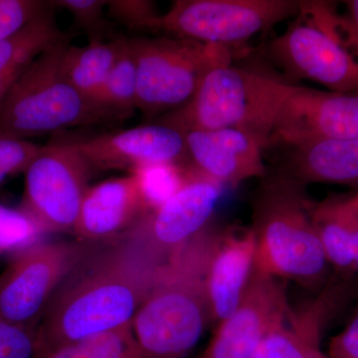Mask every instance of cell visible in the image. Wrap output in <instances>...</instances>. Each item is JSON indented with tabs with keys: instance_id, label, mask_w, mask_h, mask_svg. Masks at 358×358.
Listing matches in <instances>:
<instances>
[{
	"instance_id": "1",
	"label": "cell",
	"mask_w": 358,
	"mask_h": 358,
	"mask_svg": "<svg viewBox=\"0 0 358 358\" xmlns=\"http://www.w3.org/2000/svg\"><path fill=\"white\" fill-rule=\"evenodd\" d=\"M162 265L126 235L95 244L59 285L40 320L43 352L131 324Z\"/></svg>"
},
{
	"instance_id": "2",
	"label": "cell",
	"mask_w": 358,
	"mask_h": 358,
	"mask_svg": "<svg viewBox=\"0 0 358 358\" xmlns=\"http://www.w3.org/2000/svg\"><path fill=\"white\" fill-rule=\"evenodd\" d=\"M220 233L205 228L162 264L131 326L143 358H186L210 320L206 273Z\"/></svg>"
},
{
	"instance_id": "3",
	"label": "cell",
	"mask_w": 358,
	"mask_h": 358,
	"mask_svg": "<svg viewBox=\"0 0 358 358\" xmlns=\"http://www.w3.org/2000/svg\"><path fill=\"white\" fill-rule=\"evenodd\" d=\"M252 201L254 270L307 287L326 281L329 264L312 216L306 185L279 171L261 179Z\"/></svg>"
},
{
	"instance_id": "4",
	"label": "cell",
	"mask_w": 358,
	"mask_h": 358,
	"mask_svg": "<svg viewBox=\"0 0 358 358\" xmlns=\"http://www.w3.org/2000/svg\"><path fill=\"white\" fill-rule=\"evenodd\" d=\"M268 55L292 79L358 95V37L331 2L301 1L286 31L268 44Z\"/></svg>"
},
{
	"instance_id": "5",
	"label": "cell",
	"mask_w": 358,
	"mask_h": 358,
	"mask_svg": "<svg viewBox=\"0 0 358 358\" xmlns=\"http://www.w3.org/2000/svg\"><path fill=\"white\" fill-rule=\"evenodd\" d=\"M291 86L231 63L215 66L205 75L189 102L157 122L183 134L203 129H244L259 136L268 148L275 115Z\"/></svg>"
},
{
	"instance_id": "6",
	"label": "cell",
	"mask_w": 358,
	"mask_h": 358,
	"mask_svg": "<svg viewBox=\"0 0 358 358\" xmlns=\"http://www.w3.org/2000/svg\"><path fill=\"white\" fill-rule=\"evenodd\" d=\"M64 38L45 50L24 71L0 106V136L28 140L110 121L61 74Z\"/></svg>"
},
{
	"instance_id": "7",
	"label": "cell",
	"mask_w": 358,
	"mask_h": 358,
	"mask_svg": "<svg viewBox=\"0 0 358 358\" xmlns=\"http://www.w3.org/2000/svg\"><path fill=\"white\" fill-rule=\"evenodd\" d=\"M136 65V110L147 119L183 107L205 75L232 62V50L173 36L129 39Z\"/></svg>"
},
{
	"instance_id": "8",
	"label": "cell",
	"mask_w": 358,
	"mask_h": 358,
	"mask_svg": "<svg viewBox=\"0 0 358 358\" xmlns=\"http://www.w3.org/2000/svg\"><path fill=\"white\" fill-rule=\"evenodd\" d=\"M298 0H176L160 14L150 31L232 47L298 15Z\"/></svg>"
},
{
	"instance_id": "9",
	"label": "cell",
	"mask_w": 358,
	"mask_h": 358,
	"mask_svg": "<svg viewBox=\"0 0 358 358\" xmlns=\"http://www.w3.org/2000/svg\"><path fill=\"white\" fill-rule=\"evenodd\" d=\"M95 244L37 241L13 253L0 274V319L38 327L59 285Z\"/></svg>"
},
{
	"instance_id": "10",
	"label": "cell",
	"mask_w": 358,
	"mask_h": 358,
	"mask_svg": "<svg viewBox=\"0 0 358 358\" xmlns=\"http://www.w3.org/2000/svg\"><path fill=\"white\" fill-rule=\"evenodd\" d=\"M93 169L70 141L41 147L25 174L20 210L42 233H73Z\"/></svg>"
},
{
	"instance_id": "11",
	"label": "cell",
	"mask_w": 358,
	"mask_h": 358,
	"mask_svg": "<svg viewBox=\"0 0 358 358\" xmlns=\"http://www.w3.org/2000/svg\"><path fill=\"white\" fill-rule=\"evenodd\" d=\"M223 186L188 167L187 178L166 203L145 213L126 236L160 264L199 235L215 210Z\"/></svg>"
},
{
	"instance_id": "12",
	"label": "cell",
	"mask_w": 358,
	"mask_h": 358,
	"mask_svg": "<svg viewBox=\"0 0 358 358\" xmlns=\"http://www.w3.org/2000/svg\"><path fill=\"white\" fill-rule=\"evenodd\" d=\"M355 136H358V95L292 84L275 115L267 150Z\"/></svg>"
},
{
	"instance_id": "13",
	"label": "cell",
	"mask_w": 358,
	"mask_h": 358,
	"mask_svg": "<svg viewBox=\"0 0 358 358\" xmlns=\"http://www.w3.org/2000/svg\"><path fill=\"white\" fill-rule=\"evenodd\" d=\"M289 308L278 279L253 270L241 303L219 322L199 358H251L266 334L286 319Z\"/></svg>"
},
{
	"instance_id": "14",
	"label": "cell",
	"mask_w": 358,
	"mask_h": 358,
	"mask_svg": "<svg viewBox=\"0 0 358 358\" xmlns=\"http://www.w3.org/2000/svg\"><path fill=\"white\" fill-rule=\"evenodd\" d=\"M70 143L93 171H133L147 164H180L187 157L185 134L159 122Z\"/></svg>"
},
{
	"instance_id": "15",
	"label": "cell",
	"mask_w": 358,
	"mask_h": 358,
	"mask_svg": "<svg viewBox=\"0 0 358 358\" xmlns=\"http://www.w3.org/2000/svg\"><path fill=\"white\" fill-rule=\"evenodd\" d=\"M192 167L222 185L265 178V141L240 129H203L185 134Z\"/></svg>"
},
{
	"instance_id": "16",
	"label": "cell",
	"mask_w": 358,
	"mask_h": 358,
	"mask_svg": "<svg viewBox=\"0 0 358 358\" xmlns=\"http://www.w3.org/2000/svg\"><path fill=\"white\" fill-rule=\"evenodd\" d=\"M148 213L138 179L133 173L89 187L73 234L79 241L105 243L133 229Z\"/></svg>"
},
{
	"instance_id": "17",
	"label": "cell",
	"mask_w": 358,
	"mask_h": 358,
	"mask_svg": "<svg viewBox=\"0 0 358 358\" xmlns=\"http://www.w3.org/2000/svg\"><path fill=\"white\" fill-rule=\"evenodd\" d=\"M346 293L343 285H331L305 308H289L286 319L266 334L251 358H329L320 341Z\"/></svg>"
},
{
	"instance_id": "18",
	"label": "cell",
	"mask_w": 358,
	"mask_h": 358,
	"mask_svg": "<svg viewBox=\"0 0 358 358\" xmlns=\"http://www.w3.org/2000/svg\"><path fill=\"white\" fill-rule=\"evenodd\" d=\"M256 241L251 228L219 234L206 273L212 322L219 324L241 303L255 265Z\"/></svg>"
},
{
	"instance_id": "19",
	"label": "cell",
	"mask_w": 358,
	"mask_h": 358,
	"mask_svg": "<svg viewBox=\"0 0 358 358\" xmlns=\"http://www.w3.org/2000/svg\"><path fill=\"white\" fill-rule=\"evenodd\" d=\"M270 148L281 150V164L277 171L301 185L331 183L358 190V136Z\"/></svg>"
},
{
	"instance_id": "20",
	"label": "cell",
	"mask_w": 358,
	"mask_h": 358,
	"mask_svg": "<svg viewBox=\"0 0 358 358\" xmlns=\"http://www.w3.org/2000/svg\"><path fill=\"white\" fill-rule=\"evenodd\" d=\"M53 8L50 4L48 10L20 32L0 41V106L33 61L65 38L59 29Z\"/></svg>"
},
{
	"instance_id": "21",
	"label": "cell",
	"mask_w": 358,
	"mask_h": 358,
	"mask_svg": "<svg viewBox=\"0 0 358 358\" xmlns=\"http://www.w3.org/2000/svg\"><path fill=\"white\" fill-rule=\"evenodd\" d=\"M124 41V38L112 42L93 39L84 47L68 43L61 57V74L81 95L95 103L121 54Z\"/></svg>"
},
{
	"instance_id": "22",
	"label": "cell",
	"mask_w": 358,
	"mask_h": 358,
	"mask_svg": "<svg viewBox=\"0 0 358 358\" xmlns=\"http://www.w3.org/2000/svg\"><path fill=\"white\" fill-rule=\"evenodd\" d=\"M312 216L327 263L341 273H355L350 232L336 197L313 202Z\"/></svg>"
},
{
	"instance_id": "23",
	"label": "cell",
	"mask_w": 358,
	"mask_h": 358,
	"mask_svg": "<svg viewBox=\"0 0 358 358\" xmlns=\"http://www.w3.org/2000/svg\"><path fill=\"white\" fill-rule=\"evenodd\" d=\"M136 65L129 39L124 38L121 54L95 100L110 120L129 117L136 110Z\"/></svg>"
},
{
	"instance_id": "24",
	"label": "cell",
	"mask_w": 358,
	"mask_h": 358,
	"mask_svg": "<svg viewBox=\"0 0 358 358\" xmlns=\"http://www.w3.org/2000/svg\"><path fill=\"white\" fill-rule=\"evenodd\" d=\"M40 358H143L131 324L44 352Z\"/></svg>"
},
{
	"instance_id": "25",
	"label": "cell",
	"mask_w": 358,
	"mask_h": 358,
	"mask_svg": "<svg viewBox=\"0 0 358 358\" xmlns=\"http://www.w3.org/2000/svg\"><path fill=\"white\" fill-rule=\"evenodd\" d=\"M138 179L148 212L154 211L178 192L187 178L188 167L178 164H154L131 171Z\"/></svg>"
},
{
	"instance_id": "26",
	"label": "cell",
	"mask_w": 358,
	"mask_h": 358,
	"mask_svg": "<svg viewBox=\"0 0 358 358\" xmlns=\"http://www.w3.org/2000/svg\"><path fill=\"white\" fill-rule=\"evenodd\" d=\"M39 228L20 210L0 205V256L39 241Z\"/></svg>"
},
{
	"instance_id": "27",
	"label": "cell",
	"mask_w": 358,
	"mask_h": 358,
	"mask_svg": "<svg viewBox=\"0 0 358 358\" xmlns=\"http://www.w3.org/2000/svg\"><path fill=\"white\" fill-rule=\"evenodd\" d=\"M43 352L38 327L18 326L0 319V358H40Z\"/></svg>"
},
{
	"instance_id": "28",
	"label": "cell",
	"mask_w": 358,
	"mask_h": 358,
	"mask_svg": "<svg viewBox=\"0 0 358 358\" xmlns=\"http://www.w3.org/2000/svg\"><path fill=\"white\" fill-rule=\"evenodd\" d=\"M49 8V1L0 0V41L20 32Z\"/></svg>"
},
{
	"instance_id": "29",
	"label": "cell",
	"mask_w": 358,
	"mask_h": 358,
	"mask_svg": "<svg viewBox=\"0 0 358 358\" xmlns=\"http://www.w3.org/2000/svg\"><path fill=\"white\" fill-rule=\"evenodd\" d=\"M40 150L41 145L32 141L0 136V182L16 174L24 173Z\"/></svg>"
},
{
	"instance_id": "30",
	"label": "cell",
	"mask_w": 358,
	"mask_h": 358,
	"mask_svg": "<svg viewBox=\"0 0 358 358\" xmlns=\"http://www.w3.org/2000/svg\"><path fill=\"white\" fill-rule=\"evenodd\" d=\"M107 9L110 17L134 30L150 29L160 15L155 2L148 0H110Z\"/></svg>"
},
{
	"instance_id": "31",
	"label": "cell",
	"mask_w": 358,
	"mask_h": 358,
	"mask_svg": "<svg viewBox=\"0 0 358 358\" xmlns=\"http://www.w3.org/2000/svg\"><path fill=\"white\" fill-rule=\"evenodd\" d=\"M53 7L65 9L73 16L80 27L96 36L102 29L103 14L107 8L103 0H56L50 1Z\"/></svg>"
},
{
	"instance_id": "32",
	"label": "cell",
	"mask_w": 358,
	"mask_h": 358,
	"mask_svg": "<svg viewBox=\"0 0 358 358\" xmlns=\"http://www.w3.org/2000/svg\"><path fill=\"white\" fill-rule=\"evenodd\" d=\"M329 358H358V313L331 339Z\"/></svg>"
},
{
	"instance_id": "33",
	"label": "cell",
	"mask_w": 358,
	"mask_h": 358,
	"mask_svg": "<svg viewBox=\"0 0 358 358\" xmlns=\"http://www.w3.org/2000/svg\"><path fill=\"white\" fill-rule=\"evenodd\" d=\"M339 208L345 214L346 225L350 232V243H352L353 261H355V272H358V210L348 208L341 203V197H336Z\"/></svg>"
},
{
	"instance_id": "34",
	"label": "cell",
	"mask_w": 358,
	"mask_h": 358,
	"mask_svg": "<svg viewBox=\"0 0 358 358\" xmlns=\"http://www.w3.org/2000/svg\"><path fill=\"white\" fill-rule=\"evenodd\" d=\"M345 6L348 11H346V17L350 20L355 34L358 37V0H350L345 1Z\"/></svg>"
},
{
	"instance_id": "35",
	"label": "cell",
	"mask_w": 358,
	"mask_h": 358,
	"mask_svg": "<svg viewBox=\"0 0 358 358\" xmlns=\"http://www.w3.org/2000/svg\"><path fill=\"white\" fill-rule=\"evenodd\" d=\"M341 203L345 205L348 208L358 210V190L348 196L341 197Z\"/></svg>"
}]
</instances>
